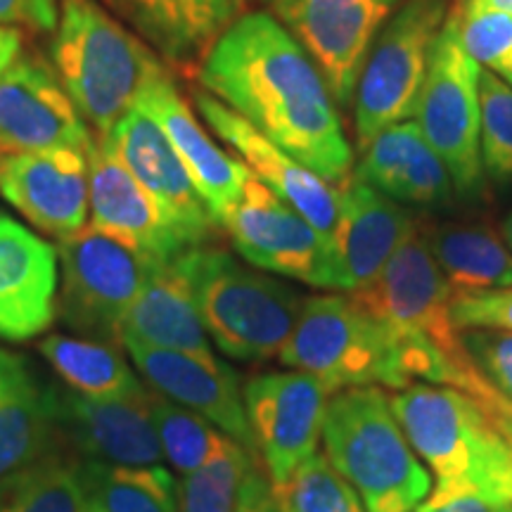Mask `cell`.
I'll list each match as a JSON object with an SVG mask.
<instances>
[{
    "mask_svg": "<svg viewBox=\"0 0 512 512\" xmlns=\"http://www.w3.org/2000/svg\"><path fill=\"white\" fill-rule=\"evenodd\" d=\"M214 95L261 136L330 185L354 169L339 107L316 62L266 10H249L223 34L195 72Z\"/></svg>",
    "mask_w": 512,
    "mask_h": 512,
    "instance_id": "6da1fadb",
    "label": "cell"
},
{
    "mask_svg": "<svg viewBox=\"0 0 512 512\" xmlns=\"http://www.w3.org/2000/svg\"><path fill=\"white\" fill-rule=\"evenodd\" d=\"M389 403L415 456L437 477L427 498L486 494L512 501V439L482 403L422 382L394 392Z\"/></svg>",
    "mask_w": 512,
    "mask_h": 512,
    "instance_id": "7a4b0ae2",
    "label": "cell"
},
{
    "mask_svg": "<svg viewBox=\"0 0 512 512\" xmlns=\"http://www.w3.org/2000/svg\"><path fill=\"white\" fill-rule=\"evenodd\" d=\"M50 64L93 136H110L166 67L100 0H60Z\"/></svg>",
    "mask_w": 512,
    "mask_h": 512,
    "instance_id": "3957f363",
    "label": "cell"
},
{
    "mask_svg": "<svg viewBox=\"0 0 512 512\" xmlns=\"http://www.w3.org/2000/svg\"><path fill=\"white\" fill-rule=\"evenodd\" d=\"M174 266L221 354L235 361H266L280 354L304 306L302 292L240 264L216 245L185 249Z\"/></svg>",
    "mask_w": 512,
    "mask_h": 512,
    "instance_id": "277c9868",
    "label": "cell"
},
{
    "mask_svg": "<svg viewBox=\"0 0 512 512\" xmlns=\"http://www.w3.org/2000/svg\"><path fill=\"white\" fill-rule=\"evenodd\" d=\"M323 441L330 465L368 512H413L432 494L430 472L415 458L382 389H347L328 399Z\"/></svg>",
    "mask_w": 512,
    "mask_h": 512,
    "instance_id": "5b68a950",
    "label": "cell"
},
{
    "mask_svg": "<svg viewBox=\"0 0 512 512\" xmlns=\"http://www.w3.org/2000/svg\"><path fill=\"white\" fill-rule=\"evenodd\" d=\"M349 294L389 332L422 337L437 347L479 389L486 411L494 413L496 420L510 418L505 403L467 354L463 330L456 325L451 311L453 290L420 228L408 235L375 280Z\"/></svg>",
    "mask_w": 512,
    "mask_h": 512,
    "instance_id": "8992f818",
    "label": "cell"
},
{
    "mask_svg": "<svg viewBox=\"0 0 512 512\" xmlns=\"http://www.w3.org/2000/svg\"><path fill=\"white\" fill-rule=\"evenodd\" d=\"M453 0H406L375 36L354 93L358 152L384 128L415 117Z\"/></svg>",
    "mask_w": 512,
    "mask_h": 512,
    "instance_id": "52a82bcc",
    "label": "cell"
},
{
    "mask_svg": "<svg viewBox=\"0 0 512 512\" xmlns=\"http://www.w3.org/2000/svg\"><path fill=\"white\" fill-rule=\"evenodd\" d=\"M157 261L162 259L93 226L60 240L57 318L76 337L121 347V323Z\"/></svg>",
    "mask_w": 512,
    "mask_h": 512,
    "instance_id": "ba28073f",
    "label": "cell"
},
{
    "mask_svg": "<svg viewBox=\"0 0 512 512\" xmlns=\"http://www.w3.org/2000/svg\"><path fill=\"white\" fill-rule=\"evenodd\" d=\"M280 363L313 375L330 394L389 387V332L351 294H313L280 349Z\"/></svg>",
    "mask_w": 512,
    "mask_h": 512,
    "instance_id": "9c48e42d",
    "label": "cell"
},
{
    "mask_svg": "<svg viewBox=\"0 0 512 512\" xmlns=\"http://www.w3.org/2000/svg\"><path fill=\"white\" fill-rule=\"evenodd\" d=\"M479 72L482 67L465 50L448 12L422 86L415 124L444 162L456 195L465 200H477L486 185L479 143Z\"/></svg>",
    "mask_w": 512,
    "mask_h": 512,
    "instance_id": "30bf717a",
    "label": "cell"
},
{
    "mask_svg": "<svg viewBox=\"0 0 512 512\" xmlns=\"http://www.w3.org/2000/svg\"><path fill=\"white\" fill-rule=\"evenodd\" d=\"M221 230L235 252L259 271L320 290H339L335 256L323 235L254 174L247 176L240 197L223 216Z\"/></svg>",
    "mask_w": 512,
    "mask_h": 512,
    "instance_id": "8fae6325",
    "label": "cell"
},
{
    "mask_svg": "<svg viewBox=\"0 0 512 512\" xmlns=\"http://www.w3.org/2000/svg\"><path fill=\"white\" fill-rule=\"evenodd\" d=\"M406 0H261L306 50L339 110L354 105L358 74L375 36Z\"/></svg>",
    "mask_w": 512,
    "mask_h": 512,
    "instance_id": "7c38bea8",
    "label": "cell"
},
{
    "mask_svg": "<svg viewBox=\"0 0 512 512\" xmlns=\"http://www.w3.org/2000/svg\"><path fill=\"white\" fill-rule=\"evenodd\" d=\"M242 396L256 456L278 489L318 453L330 392L313 375L285 370L249 377Z\"/></svg>",
    "mask_w": 512,
    "mask_h": 512,
    "instance_id": "4fadbf2b",
    "label": "cell"
},
{
    "mask_svg": "<svg viewBox=\"0 0 512 512\" xmlns=\"http://www.w3.org/2000/svg\"><path fill=\"white\" fill-rule=\"evenodd\" d=\"M155 392L91 399L48 382V406L57 437L79 460L124 467L162 465L164 453L152 420Z\"/></svg>",
    "mask_w": 512,
    "mask_h": 512,
    "instance_id": "5bb4252c",
    "label": "cell"
},
{
    "mask_svg": "<svg viewBox=\"0 0 512 512\" xmlns=\"http://www.w3.org/2000/svg\"><path fill=\"white\" fill-rule=\"evenodd\" d=\"M93 131L41 53H22L0 74V155L86 152Z\"/></svg>",
    "mask_w": 512,
    "mask_h": 512,
    "instance_id": "9a60e30c",
    "label": "cell"
},
{
    "mask_svg": "<svg viewBox=\"0 0 512 512\" xmlns=\"http://www.w3.org/2000/svg\"><path fill=\"white\" fill-rule=\"evenodd\" d=\"M107 138L117 147L131 174L162 209L185 249L214 245L221 226L211 216L200 190L195 188L188 169L176 155L174 145L166 140L162 128L143 110L133 107L126 117L119 119Z\"/></svg>",
    "mask_w": 512,
    "mask_h": 512,
    "instance_id": "2e32d148",
    "label": "cell"
},
{
    "mask_svg": "<svg viewBox=\"0 0 512 512\" xmlns=\"http://www.w3.org/2000/svg\"><path fill=\"white\" fill-rule=\"evenodd\" d=\"M192 100L204 124L238 152L240 162H245L247 169L266 188H271L280 200L297 209L332 249L339 214V192L335 185L323 181L266 136H261L249 121L216 100L214 95L197 91L192 93Z\"/></svg>",
    "mask_w": 512,
    "mask_h": 512,
    "instance_id": "e0dca14e",
    "label": "cell"
},
{
    "mask_svg": "<svg viewBox=\"0 0 512 512\" xmlns=\"http://www.w3.org/2000/svg\"><path fill=\"white\" fill-rule=\"evenodd\" d=\"M0 195L31 226L64 240L86 228L91 209L88 159L79 150L0 155Z\"/></svg>",
    "mask_w": 512,
    "mask_h": 512,
    "instance_id": "ac0fdd59",
    "label": "cell"
},
{
    "mask_svg": "<svg viewBox=\"0 0 512 512\" xmlns=\"http://www.w3.org/2000/svg\"><path fill=\"white\" fill-rule=\"evenodd\" d=\"M136 107L162 128L166 140L174 145L176 155L188 169L195 188L200 190L211 216L221 226L223 216L240 197L242 185L252 171L247 169L245 162L230 157L226 150L214 143L200 114L183 98L169 67H164L145 83Z\"/></svg>",
    "mask_w": 512,
    "mask_h": 512,
    "instance_id": "d6986e66",
    "label": "cell"
},
{
    "mask_svg": "<svg viewBox=\"0 0 512 512\" xmlns=\"http://www.w3.org/2000/svg\"><path fill=\"white\" fill-rule=\"evenodd\" d=\"M124 349L152 392L202 415L216 430L240 441L256 456L245 396L233 368L216 356H195L143 344H126Z\"/></svg>",
    "mask_w": 512,
    "mask_h": 512,
    "instance_id": "ffe728a7",
    "label": "cell"
},
{
    "mask_svg": "<svg viewBox=\"0 0 512 512\" xmlns=\"http://www.w3.org/2000/svg\"><path fill=\"white\" fill-rule=\"evenodd\" d=\"M171 72L195 76L252 0H100Z\"/></svg>",
    "mask_w": 512,
    "mask_h": 512,
    "instance_id": "44dd1931",
    "label": "cell"
},
{
    "mask_svg": "<svg viewBox=\"0 0 512 512\" xmlns=\"http://www.w3.org/2000/svg\"><path fill=\"white\" fill-rule=\"evenodd\" d=\"M57 247L0 211V339L27 342L57 318Z\"/></svg>",
    "mask_w": 512,
    "mask_h": 512,
    "instance_id": "7402d4cb",
    "label": "cell"
},
{
    "mask_svg": "<svg viewBox=\"0 0 512 512\" xmlns=\"http://www.w3.org/2000/svg\"><path fill=\"white\" fill-rule=\"evenodd\" d=\"M339 192L332 254L342 292H356L375 280L392 254L418 228V221L392 197L351 174Z\"/></svg>",
    "mask_w": 512,
    "mask_h": 512,
    "instance_id": "603a6c76",
    "label": "cell"
},
{
    "mask_svg": "<svg viewBox=\"0 0 512 512\" xmlns=\"http://www.w3.org/2000/svg\"><path fill=\"white\" fill-rule=\"evenodd\" d=\"M86 159L93 228L117 235L162 261H174L185 252L162 209L131 174L110 138L93 136Z\"/></svg>",
    "mask_w": 512,
    "mask_h": 512,
    "instance_id": "cb8c5ba5",
    "label": "cell"
},
{
    "mask_svg": "<svg viewBox=\"0 0 512 512\" xmlns=\"http://www.w3.org/2000/svg\"><path fill=\"white\" fill-rule=\"evenodd\" d=\"M60 446L48 382L27 356L0 347V501Z\"/></svg>",
    "mask_w": 512,
    "mask_h": 512,
    "instance_id": "d4e9b609",
    "label": "cell"
},
{
    "mask_svg": "<svg viewBox=\"0 0 512 512\" xmlns=\"http://www.w3.org/2000/svg\"><path fill=\"white\" fill-rule=\"evenodd\" d=\"M356 178L373 185L394 202L413 207H439L453 200L451 176L415 121L384 128L361 150Z\"/></svg>",
    "mask_w": 512,
    "mask_h": 512,
    "instance_id": "484cf974",
    "label": "cell"
},
{
    "mask_svg": "<svg viewBox=\"0 0 512 512\" xmlns=\"http://www.w3.org/2000/svg\"><path fill=\"white\" fill-rule=\"evenodd\" d=\"M126 344L214 356L190 287L174 261H157L152 266L143 290L121 323V347Z\"/></svg>",
    "mask_w": 512,
    "mask_h": 512,
    "instance_id": "4316f807",
    "label": "cell"
},
{
    "mask_svg": "<svg viewBox=\"0 0 512 512\" xmlns=\"http://www.w3.org/2000/svg\"><path fill=\"white\" fill-rule=\"evenodd\" d=\"M422 233L453 297L512 287V252L494 228L482 223H444Z\"/></svg>",
    "mask_w": 512,
    "mask_h": 512,
    "instance_id": "83f0119b",
    "label": "cell"
},
{
    "mask_svg": "<svg viewBox=\"0 0 512 512\" xmlns=\"http://www.w3.org/2000/svg\"><path fill=\"white\" fill-rule=\"evenodd\" d=\"M38 354L46 358L64 387L91 399H114L145 389L117 344L55 332L38 342Z\"/></svg>",
    "mask_w": 512,
    "mask_h": 512,
    "instance_id": "f1b7e54d",
    "label": "cell"
},
{
    "mask_svg": "<svg viewBox=\"0 0 512 512\" xmlns=\"http://www.w3.org/2000/svg\"><path fill=\"white\" fill-rule=\"evenodd\" d=\"M86 501L100 512H181L178 482L162 465L124 467L81 460Z\"/></svg>",
    "mask_w": 512,
    "mask_h": 512,
    "instance_id": "f546056e",
    "label": "cell"
},
{
    "mask_svg": "<svg viewBox=\"0 0 512 512\" xmlns=\"http://www.w3.org/2000/svg\"><path fill=\"white\" fill-rule=\"evenodd\" d=\"M259 460L240 441L226 437L214 458L178 482L181 512H235L247 472Z\"/></svg>",
    "mask_w": 512,
    "mask_h": 512,
    "instance_id": "4dcf8cb0",
    "label": "cell"
},
{
    "mask_svg": "<svg viewBox=\"0 0 512 512\" xmlns=\"http://www.w3.org/2000/svg\"><path fill=\"white\" fill-rule=\"evenodd\" d=\"M79 465L81 460L62 444L0 501V512H83Z\"/></svg>",
    "mask_w": 512,
    "mask_h": 512,
    "instance_id": "1f68e13d",
    "label": "cell"
},
{
    "mask_svg": "<svg viewBox=\"0 0 512 512\" xmlns=\"http://www.w3.org/2000/svg\"><path fill=\"white\" fill-rule=\"evenodd\" d=\"M152 420H155L159 444L164 458L181 475L200 470L207 460L214 458L228 434L216 430L202 415L178 406V403L155 394L152 399Z\"/></svg>",
    "mask_w": 512,
    "mask_h": 512,
    "instance_id": "d6a6232c",
    "label": "cell"
},
{
    "mask_svg": "<svg viewBox=\"0 0 512 512\" xmlns=\"http://www.w3.org/2000/svg\"><path fill=\"white\" fill-rule=\"evenodd\" d=\"M451 19L467 53L479 67L512 86V15L486 10L472 0H453Z\"/></svg>",
    "mask_w": 512,
    "mask_h": 512,
    "instance_id": "836d02e7",
    "label": "cell"
},
{
    "mask_svg": "<svg viewBox=\"0 0 512 512\" xmlns=\"http://www.w3.org/2000/svg\"><path fill=\"white\" fill-rule=\"evenodd\" d=\"M273 491L283 512H368L347 479L320 453Z\"/></svg>",
    "mask_w": 512,
    "mask_h": 512,
    "instance_id": "e575fe53",
    "label": "cell"
},
{
    "mask_svg": "<svg viewBox=\"0 0 512 512\" xmlns=\"http://www.w3.org/2000/svg\"><path fill=\"white\" fill-rule=\"evenodd\" d=\"M479 143L484 176L512 183V86L486 69L479 72Z\"/></svg>",
    "mask_w": 512,
    "mask_h": 512,
    "instance_id": "d590c367",
    "label": "cell"
},
{
    "mask_svg": "<svg viewBox=\"0 0 512 512\" xmlns=\"http://www.w3.org/2000/svg\"><path fill=\"white\" fill-rule=\"evenodd\" d=\"M463 344L512 418V332L463 330Z\"/></svg>",
    "mask_w": 512,
    "mask_h": 512,
    "instance_id": "8d00e7d4",
    "label": "cell"
},
{
    "mask_svg": "<svg viewBox=\"0 0 512 512\" xmlns=\"http://www.w3.org/2000/svg\"><path fill=\"white\" fill-rule=\"evenodd\" d=\"M451 311L460 330L512 332V287L456 294Z\"/></svg>",
    "mask_w": 512,
    "mask_h": 512,
    "instance_id": "74e56055",
    "label": "cell"
},
{
    "mask_svg": "<svg viewBox=\"0 0 512 512\" xmlns=\"http://www.w3.org/2000/svg\"><path fill=\"white\" fill-rule=\"evenodd\" d=\"M60 0H0V24L24 36H53Z\"/></svg>",
    "mask_w": 512,
    "mask_h": 512,
    "instance_id": "f35d334b",
    "label": "cell"
},
{
    "mask_svg": "<svg viewBox=\"0 0 512 512\" xmlns=\"http://www.w3.org/2000/svg\"><path fill=\"white\" fill-rule=\"evenodd\" d=\"M235 512H283L261 460H256L252 470L247 472L238 496V505H235Z\"/></svg>",
    "mask_w": 512,
    "mask_h": 512,
    "instance_id": "ab89813d",
    "label": "cell"
},
{
    "mask_svg": "<svg viewBox=\"0 0 512 512\" xmlns=\"http://www.w3.org/2000/svg\"><path fill=\"white\" fill-rule=\"evenodd\" d=\"M413 512H512V501L486 494H458L441 498H425Z\"/></svg>",
    "mask_w": 512,
    "mask_h": 512,
    "instance_id": "60d3db41",
    "label": "cell"
},
{
    "mask_svg": "<svg viewBox=\"0 0 512 512\" xmlns=\"http://www.w3.org/2000/svg\"><path fill=\"white\" fill-rule=\"evenodd\" d=\"M24 38L22 31L0 24V74L24 53Z\"/></svg>",
    "mask_w": 512,
    "mask_h": 512,
    "instance_id": "b9f144b4",
    "label": "cell"
},
{
    "mask_svg": "<svg viewBox=\"0 0 512 512\" xmlns=\"http://www.w3.org/2000/svg\"><path fill=\"white\" fill-rule=\"evenodd\" d=\"M472 3L479 5V8L510 12V15H512V0H472Z\"/></svg>",
    "mask_w": 512,
    "mask_h": 512,
    "instance_id": "7bdbcfd3",
    "label": "cell"
},
{
    "mask_svg": "<svg viewBox=\"0 0 512 512\" xmlns=\"http://www.w3.org/2000/svg\"><path fill=\"white\" fill-rule=\"evenodd\" d=\"M501 235H503L505 245H508L510 252H512V211L508 216H505L503 223H501Z\"/></svg>",
    "mask_w": 512,
    "mask_h": 512,
    "instance_id": "ee69618b",
    "label": "cell"
},
{
    "mask_svg": "<svg viewBox=\"0 0 512 512\" xmlns=\"http://www.w3.org/2000/svg\"><path fill=\"white\" fill-rule=\"evenodd\" d=\"M498 425H501V430L508 434V437L512 439V418H508V420H501L498 422Z\"/></svg>",
    "mask_w": 512,
    "mask_h": 512,
    "instance_id": "f6af8a7d",
    "label": "cell"
},
{
    "mask_svg": "<svg viewBox=\"0 0 512 512\" xmlns=\"http://www.w3.org/2000/svg\"><path fill=\"white\" fill-rule=\"evenodd\" d=\"M83 512H100V510H98V508H93V505L86 501V510H83Z\"/></svg>",
    "mask_w": 512,
    "mask_h": 512,
    "instance_id": "bcb514c9",
    "label": "cell"
}]
</instances>
